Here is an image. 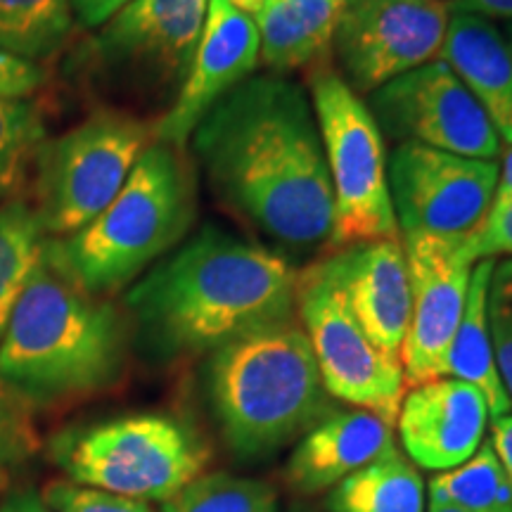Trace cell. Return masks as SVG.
I'll return each instance as SVG.
<instances>
[{"instance_id":"obj_7","label":"cell","mask_w":512,"mask_h":512,"mask_svg":"<svg viewBox=\"0 0 512 512\" xmlns=\"http://www.w3.org/2000/svg\"><path fill=\"white\" fill-rule=\"evenodd\" d=\"M316 112L332 185V233L337 247L401 238L382 131L373 112L342 76L320 69L311 79Z\"/></svg>"},{"instance_id":"obj_16","label":"cell","mask_w":512,"mask_h":512,"mask_svg":"<svg viewBox=\"0 0 512 512\" xmlns=\"http://www.w3.org/2000/svg\"><path fill=\"white\" fill-rule=\"evenodd\" d=\"M323 264L370 342L401 361L411 323V273L401 238L344 247Z\"/></svg>"},{"instance_id":"obj_1","label":"cell","mask_w":512,"mask_h":512,"mask_svg":"<svg viewBox=\"0 0 512 512\" xmlns=\"http://www.w3.org/2000/svg\"><path fill=\"white\" fill-rule=\"evenodd\" d=\"M211 188L230 209L287 247L330 240L332 185L309 93L283 76H249L195 133Z\"/></svg>"},{"instance_id":"obj_39","label":"cell","mask_w":512,"mask_h":512,"mask_svg":"<svg viewBox=\"0 0 512 512\" xmlns=\"http://www.w3.org/2000/svg\"><path fill=\"white\" fill-rule=\"evenodd\" d=\"M505 41H508V48L512 53V24H508V31H505Z\"/></svg>"},{"instance_id":"obj_30","label":"cell","mask_w":512,"mask_h":512,"mask_svg":"<svg viewBox=\"0 0 512 512\" xmlns=\"http://www.w3.org/2000/svg\"><path fill=\"white\" fill-rule=\"evenodd\" d=\"M475 261L496 259V256H512V200L498 207H491L486 219L475 233L467 235Z\"/></svg>"},{"instance_id":"obj_22","label":"cell","mask_w":512,"mask_h":512,"mask_svg":"<svg viewBox=\"0 0 512 512\" xmlns=\"http://www.w3.org/2000/svg\"><path fill=\"white\" fill-rule=\"evenodd\" d=\"M69 0H0V50L29 62L50 60L74 31Z\"/></svg>"},{"instance_id":"obj_12","label":"cell","mask_w":512,"mask_h":512,"mask_svg":"<svg viewBox=\"0 0 512 512\" xmlns=\"http://www.w3.org/2000/svg\"><path fill=\"white\" fill-rule=\"evenodd\" d=\"M448 19V0H351L332 43L344 81L370 95L437 60Z\"/></svg>"},{"instance_id":"obj_3","label":"cell","mask_w":512,"mask_h":512,"mask_svg":"<svg viewBox=\"0 0 512 512\" xmlns=\"http://www.w3.org/2000/svg\"><path fill=\"white\" fill-rule=\"evenodd\" d=\"M124 366L119 311L76 283L48 238L0 337V387L53 406L112 387Z\"/></svg>"},{"instance_id":"obj_20","label":"cell","mask_w":512,"mask_h":512,"mask_svg":"<svg viewBox=\"0 0 512 512\" xmlns=\"http://www.w3.org/2000/svg\"><path fill=\"white\" fill-rule=\"evenodd\" d=\"M494 266V259H482L472 271L463 318L448 349L446 377L477 387L489 403L491 418L496 420L512 413V401L498 373L489 328V283Z\"/></svg>"},{"instance_id":"obj_32","label":"cell","mask_w":512,"mask_h":512,"mask_svg":"<svg viewBox=\"0 0 512 512\" xmlns=\"http://www.w3.org/2000/svg\"><path fill=\"white\" fill-rule=\"evenodd\" d=\"M133 0H69L74 19L86 29H100Z\"/></svg>"},{"instance_id":"obj_35","label":"cell","mask_w":512,"mask_h":512,"mask_svg":"<svg viewBox=\"0 0 512 512\" xmlns=\"http://www.w3.org/2000/svg\"><path fill=\"white\" fill-rule=\"evenodd\" d=\"M17 425L12 418L8 401L3 399V387H0V467L8 465L17 453Z\"/></svg>"},{"instance_id":"obj_18","label":"cell","mask_w":512,"mask_h":512,"mask_svg":"<svg viewBox=\"0 0 512 512\" xmlns=\"http://www.w3.org/2000/svg\"><path fill=\"white\" fill-rule=\"evenodd\" d=\"M394 427L370 411L325 415L294 446L285 467V482L299 494L335 489L356 470L396 448Z\"/></svg>"},{"instance_id":"obj_29","label":"cell","mask_w":512,"mask_h":512,"mask_svg":"<svg viewBox=\"0 0 512 512\" xmlns=\"http://www.w3.org/2000/svg\"><path fill=\"white\" fill-rule=\"evenodd\" d=\"M41 496L55 512H152L150 505L138 498L93 489L69 479H55L46 484Z\"/></svg>"},{"instance_id":"obj_23","label":"cell","mask_w":512,"mask_h":512,"mask_svg":"<svg viewBox=\"0 0 512 512\" xmlns=\"http://www.w3.org/2000/svg\"><path fill=\"white\" fill-rule=\"evenodd\" d=\"M254 19L259 31L261 62L273 72L306 67L320 60L328 48L313 34L309 19L292 0H233Z\"/></svg>"},{"instance_id":"obj_4","label":"cell","mask_w":512,"mask_h":512,"mask_svg":"<svg viewBox=\"0 0 512 512\" xmlns=\"http://www.w3.org/2000/svg\"><path fill=\"white\" fill-rule=\"evenodd\" d=\"M209 399L223 441L240 460L273 456L330 415L311 342L292 318L216 349Z\"/></svg>"},{"instance_id":"obj_31","label":"cell","mask_w":512,"mask_h":512,"mask_svg":"<svg viewBox=\"0 0 512 512\" xmlns=\"http://www.w3.org/2000/svg\"><path fill=\"white\" fill-rule=\"evenodd\" d=\"M41 64L0 50V100H27L46 83Z\"/></svg>"},{"instance_id":"obj_25","label":"cell","mask_w":512,"mask_h":512,"mask_svg":"<svg viewBox=\"0 0 512 512\" xmlns=\"http://www.w3.org/2000/svg\"><path fill=\"white\" fill-rule=\"evenodd\" d=\"M46 240L43 223L29 202L10 200L0 207V337Z\"/></svg>"},{"instance_id":"obj_15","label":"cell","mask_w":512,"mask_h":512,"mask_svg":"<svg viewBox=\"0 0 512 512\" xmlns=\"http://www.w3.org/2000/svg\"><path fill=\"white\" fill-rule=\"evenodd\" d=\"M489 403L477 387L456 377L415 384L399 408L403 451L415 467L432 472L463 465L484 444Z\"/></svg>"},{"instance_id":"obj_11","label":"cell","mask_w":512,"mask_h":512,"mask_svg":"<svg viewBox=\"0 0 512 512\" xmlns=\"http://www.w3.org/2000/svg\"><path fill=\"white\" fill-rule=\"evenodd\" d=\"M368 110L377 126L401 143L472 159L501 155V138L475 95L446 62L432 60L370 93Z\"/></svg>"},{"instance_id":"obj_13","label":"cell","mask_w":512,"mask_h":512,"mask_svg":"<svg viewBox=\"0 0 512 512\" xmlns=\"http://www.w3.org/2000/svg\"><path fill=\"white\" fill-rule=\"evenodd\" d=\"M411 273V323L401 366L406 387L446 377V358L463 318L470 278L477 261L463 238L403 235Z\"/></svg>"},{"instance_id":"obj_17","label":"cell","mask_w":512,"mask_h":512,"mask_svg":"<svg viewBox=\"0 0 512 512\" xmlns=\"http://www.w3.org/2000/svg\"><path fill=\"white\" fill-rule=\"evenodd\" d=\"M209 0H133L95 34L91 50L114 67L185 79L200 43Z\"/></svg>"},{"instance_id":"obj_28","label":"cell","mask_w":512,"mask_h":512,"mask_svg":"<svg viewBox=\"0 0 512 512\" xmlns=\"http://www.w3.org/2000/svg\"><path fill=\"white\" fill-rule=\"evenodd\" d=\"M489 328L498 373L512 401V256L496 264L491 273Z\"/></svg>"},{"instance_id":"obj_10","label":"cell","mask_w":512,"mask_h":512,"mask_svg":"<svg viewBox=\"0 0 512 512\" xmlns=\"http://www.w3.org/2000/svg\"><path fill=\"white\" fill-rule=\"evenodd\" d=\"M389 195L403 235L463 238L494 204L498 164L418 143H399L387 159Z\"/></svg>"},{"instance_id":"obj_8","label":"cell","mask_w":512,"mask_h":512,"mask_svg":"<svg viewBox=\"0 0 512 512\" xmlns=\"http://www.w3.org/2000/svg\"><path fill=\"white\" fill-rule=\"evenodd\" d=\"M155 143L143 121L102 110L38 150L36 214L48 238H69L110 204Z\"/></svg>"},{"instance_id":"obj_34","label":"cell","mask_w":512,"mask_h":512,"mask_svg":"<svg viewBox=\"0 0 512 512\" xmlns=\"http://www.w3.org/2000/svg\"><path fill=\"white\" fill-rule=\"evenodd\" d=\"M448 8L486 19H512V0H448Z\"/></svg>"},{"instance_id":"obj_24","label":"cell","mask_w":512,"mask_h":512,"mask_svg":"<svg viewBox=\"0 0 512 512\" xmlns=\"http://www.w3.org/2000/svg\"><path fill=\"white\" fill-rule=\"evenodd\" d=\"M430 505H456L470 512H512V489L491 441L453 470L437 472L427 484Z\"/></svg>"},{"instance_id":"obj_37","label":"cell","mask_w":512,"mask_h":512,"mask_svg":"<svg viewBox=\"0 0 512 512\" xmlns=\"http://www.w3.org/2000/svg\"><path fill=\"white\" fill-rule=\"evenodd\" d=\"M508 200H512V145L510 150L505 152L503 166H498V185L491 207H498V204H505Z\"/></svg>"},{"instance_id":"obj_27","label":"cell","mask_w":512,"mask_h":512,"mask_svg":"<svg viewBox=\"0 0 512 512\" xmlns=\"http://www.w3.org/2000/svg\"><path fill=\"white\" fill-rule=\"evenodd\" d=\"M46 143V121L34 100H0V202L17 188Z\"/></svg>"},{"instance_id":"obj_19","label":"cell","mask_w":512,"mask_h":512,"mask_svg":"<svg viewBox=\"0 0 512 512\" xmlns=\"http://www.w3.org/2000/svg\"><path fill=\"white\" fill-rule=\"evenodd\" d=\"M437 60L475 95L505 145H512V53L491 19L451 12Z\"/></svg>"},{"instance_id":"obj_14","label":"cell","mask_w":512,"mask_h":512,"mask_svg":"<svg viewBox=\"0 0 512 512\" xmlns=\"http://www.w3.org/2000/svg\"><path fill=\"white\" fill-rule=\"evenodd\" d=\"M261 62L254 19L233 0H209L195 57L169 112L152 128L155 143L183 150L200 121L223 95L254 76Z\"/></svg>"},{"instance_id":"obj_33","label":"cell","mask_w":512,"mask_h":512,"mask_svg":"<svg viewBox=\"0 0 512 512\" xmlns=\"http://www.w3.org/2000/svg\"><path fill=\"white\" fill-rule=\"evenodd\" d=\"M491 446H494L496 456L501 460L512 489V413L491 422Z\"/></svg>"},{"instance_id":"obj_6","label":"cell","mask_w":512,"mask_h":512,"mask_svg":"<svg viewBox=\"0 0 512 512\" xmlns=\"http://www.w3.org/2000/svg\"><path fill=\"white\" fill-rule=\"evenodd\" d=\"M50 458L69 482L164 503L204 475L209 448L174 415L136 413L69 427L50 441Z\"/></svg>"},{"instance_id":"obj_26","label":"cell","mask_w":512,"mask_h":512,"mask_svg":"<svg viewBox=\"0 0 512 512\" xmlns=\"http://www.w3.org/2000/svg\"><path fill=\"white\" fill-rule=\"evenodd\" d=\"M162 512H278V491L264 479L204 472L166 498Z\"/></svg>"},{"instance_id":"obj_5","label":"cell","mask_w":512,"mask_h":512,"mask_svg":"<svg viewBox=\"0 0 512 512\" xmlns=\"http://www.w3.org/2000/svg\"><path fill=\"white\" fill-rule=\"evenodd\" d=\"M195 209V183L181 150L152 143L119 195L86 228L69 238H50V245L83 290L105 297L131 285L178 245Z\"/></svg>"},{"instance_id":"obj_21","label":"cell","mask_w":512,"mask_h":512,"mask_svg":"<svg viewBox=\"0 0 512 512\" xmlns=\"http://www.w3.org/2000/svg\"><path fill=\"white\" fill-rule=\"evenodd\" d=\"M328 508L330 512H427V489L418 467L392 448L330 489Z\"/></svg>"},{"instance_id":"obj_2","label":"cell","mask_w":512,"mask_h":512,"mask_svg":"<svg viewBox=\"0 0 512 512\" xmlns=\"http://www.w3.org/2000/svg\"><path fill=\"white\" fill-rule=\"evenodd\" d=\"M297 275L266 247L207 226L126 294L150 347L164 356L214 354L264 325L290 320Z\"/></svg>"},{"instance_id":"obj_38","label":"cell","mask_w":512,"mask_h":512,"mask_svg":"<svg viewBox=\"0 0 512 512\" xmlns=\"http://www.w3.org/2000/svg\"><path fill=\"white\" fill-rule=\"evenodd\" d=\"M427 512H470V510L456 508V505H430V510Z\"/></svg>"},{"instance_id":"obj_36","label":"cell","mask_w":512,"mask_h":512,"mask_svg":"<svg viewBox=\"0 0 512 512\" xmlns=\"http://www.w3.org/2000/svg\"><path fill=\"white\" fill-rule=\"evenodd\" d=\"M0 512H55L36 491H15L0 503Z\"/></svg>"},{"instance_id":"obj_9","label":"cell","mask_w":512,"mask_h":512,"mask_svg":"<svg viewBox=\"0 0 512 512\" xmlns=\"http://www.w3.org/2000/svg\"><path fill=\"white\" fill-rule=\"evenodd\" d=\"M297 306L325 392L394 427L406 396L401 361L370 342L325 264L297 278Z\"/></svg>"}]
</instances>
